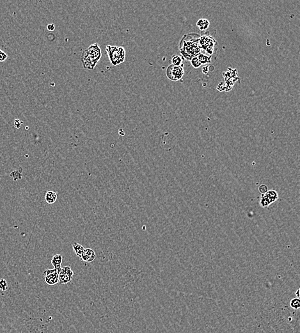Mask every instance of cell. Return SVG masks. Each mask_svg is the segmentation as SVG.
Listing matches in <instances>:
<instances>
[{"instance_id": "obj_25", "label": "cell", "mask_w": 300, "mask_h": 333, "mask_svg": "<svg viewBox=\"0 0 300 333\" xmlns=\"http://www.w3.org/2000/svg\"><path fill=\"white\" fill-rule=\"evenodd\" d=\"M0 155H1V154H0Z\"/></svg>"}, {"instance_id": "obj_2", "label": "cell", "mask_w": 300, "mask_h": 333, "mask_svg": "<svg viewBox=\"0 0 300 333\" xmlns=\"http://www.w3.org/2000/svg\"><path fill=\"white\" fill-rule=\"evenodd\" d=\"M101 56V49L98 43L90 46L81 55V62L83 68L87 70H93L100 60Z\"/></svg>"}, {"instance_id": "obj_4", "label": "cell", "mask_w": 300, "mask_h": 333, "mask_svg": "<svg viewBox=\"0 0 300 333\" xmlns=\"http://www.w3.org/2000/svg\"><path fill=\"white\" fill-rule=\"evenodd\" d=\"M199 45L200 50L204 51L206 53L211 56L216 50L217 43L209 35H202L200 37Z\"/></svg>"}, {"instance_id": "obj_22", "label": "cell", "mask_w": 300, "mask_h": 333, "mask_svg": "<svg viewBox=\"0 0 300 333\" xmlns=\"http://www.w3.org/2000/svg\"><path fill=\"white\" fill-rule=\"evenodd\" d=\"M259 192L263 194H265L267 191H268V187L265 185H262L259 187Z\"/></svg>"}, {"instance_id": "obj_17", "label": "cell", "mask_w": 300, "mask_h": 333, "mask_svg": "<svg viewBox=\"0 0 300 333\" xmlns=\"http://www.w3.org/2000/svg\"><path fill=\"white\" fill-rule=\"evenodd\" d=\"M172 65L175 66H181L182 64V58L179 56H173L172 59Z\"/></svg>"}, {"instance_id": "obj_13", "label": "cell", "mask_w": 300, "mask_h": 333, "mask_svg": "<svg viewBox=\"0 0 300 333\" xmlns=\"http://www.w3.org/2000/svg\"><path fill=\"white\" fill-rule=\"evenodd\" d=\"M196 57L202 64H206L211 62V56L206 55V54H203V53H200Z\"/></svg>"}, {"instance_id": "obj_10", "label": "cell", "mask_w": 300, "mask_h": 333, "mask_svg": "<svg viewBox=\"0 0 300 333\" xmlns=\"http://www.w3.org/2000/svg\"><path fill=\"white\" fill-rule=\"evenodd\" d=\"M58 195L54 191H47L45 194V201L47 204H54L56 201Z\"/></svg>"}, {"instance_id": "obj_5", "label": "cell", "mask_w": 300, "mask_h": 333, "mask_svg": "<svg viewBox=\"0 0 300 333\" xmlns=\"http://www.w3.org/2000/svg\"><path fill=\"white\" fill-rule=\"evenodd\" d=\"M58 273L59 282L63 284H67L70 282L74 276V272L69 266L61 267L60 269L58 270Z\"/></svg>"}, {"instance_id": "obj_18", "label": "cell", "mask_w": 300, "mask_h": 333, "mask_svg": "<svg viewBox=\"0 0 300 333\" xmlns=\"http://www.w3.org/2000/svg\"><path fill=\"white\" fill-rule=\"evenodd\" d=\"M8 289V284L4 279H0V290L5 291Z\"/></svg>"}, {"instance_id": "obj_21", "label": "cell", "mask_w": 300, "mask_h": 333, "mask_svg": "<svg viewBox=\"0 0 300 333\" xmlns=\"http://www.w3.org/2000/svg\"><path fill=\"white\" fill-rule=\"evenodd\" d=\"M7 58H8V55H7V53H5V51H3V50L0 49V62H5L6 60H7Z\"/></svg>"}, {"instance_id": "obj_20", "label": "cell", "mask_w": 300, "mask_h": 333, "mask_svg": "<svg viewBox=\"0 0 300 333\" xmlns=\"http://www.w3.org/2000/svg\"><path fill=\"white\" fill-rule=\"evenodd\" d=\"M191 64H192V65H193V66L194 67L198 68V67H199L201 66L202 64L200 63V62L199 61V59H198L197 57H193V58L191 59Z\"/></svg>"}, {"instance_id": "obj_7", "label": "cell", "mask_w": 300, "mask_h": 333, "mask_svg": "<svg viewBox=\"0 0 300 333\" xmlns=\"http://www.w3.org/2000/svg\"><path fill=\"white\" fill-rule=\"evenodd\" d=\"M43 277L46 283L50 286L59 283V277L58 270L53 269H47L43 273Z\"/></svg>"}, {"instance_id": "obj_19", "label": "cell", "mask_w": 300, "mask_h": 333, "mask_svg": "<svg viewBox=\"0 0 300 333\" xmlns=\"http://www.w3.org/2000/svg\"><path fill=\"white\" fill-rule=\"evenodd\" d=\"M259 204L261 205V207L262 208H266L268 206H269L270 204H271V203H269V202L266 199L263 197V196L261 195V198L260 199V201H259Z\"/></svg>"}, {"instance_id": "obj_12", "label": "cell", "mask_w": 300, "mask_h": 333, "mask_svg": "<svg viewBox=\"0 0 300 333\" xmlns=\"http://www.w3.org/2000/svg\"><path fill=\"white\" fill-rule=\"evenodd\" d=\"M73 248L74 249V251L76 254V256L77 257H79L81 258V256L83 253V251L84 250H85V248L83 247V246L81 244H80V243H77V242H74L73 244Z\"/></svg>"}, {"instance_id": "obj_1", "label": "cell", "mask_w": 300, "mask_h": 333, "mask_svg": "<svg viewBox=\"0 0 300 333\" xmlns=\"http://www.w3.org/2000/svg\"><path fill=\"white\" fill-rule=\"evenodd\" d=\"M200 35L190 34L185 35L180 44V51L183 57L186 60H191L200 53L199 45Z\"/></svg>"}, {"instance_id": "obj_3", "label": "cell", "mask_w": 300, "mask_h": 333, "mask_svg": "<svg viewBox=\"0 0 300 333\" xmlns=\"http://www.w3.org/2000/svg\"><path fill=\"white\" fill-rule=\"evenodd\" d=\"M106 51L110 60L114 66L123 63L125 58V50L122 46L107 45Z\"/></svg>"}, {"instance_id": "obj_16", "label": "cell", "mask_w": 300, "mask_h": 333, "mask_svg": "<svg viewBox=\"0 0 300 333\" xmlns=\"http://www.w3.org/2000/svg\"><path fill=\"white\" fill-rule=\"evenodd\" d=\"M291 307L295 310H298L300 307V300L298 298H294L290 302Z\"/></svg>"}, {"instance_id": "obj_14", "label": "cell", "mask_w": 300, "mask_h": 333, "mask_svg": "<svg viewBox=\"0 0 300 333\" xmlns=\"http://www.w3.org/2000/svg\"><path fill=\"white\" fill-rule=\"evenodd\" d=\"M22 169H19V170H14L12 171L10 173V176L13 178V180L14 181H17L18 180H21L22 178Z\"/></svg>"}, {"instance_id": "obj_8", "label": "cell", "mask_w": 300, "mask_h": 333, "mask_svg": "<svg viewBox=\"0 0 300 333\" xmlns=\"http://www.w3.org/2000/svg\"><path fill=\"white\" fill-rule=\"evenodd\" d=\"M95 253L92 249H85L81 257V259L87 263H91L95 259Z\"/></svg>"}, {"instance_id": "obj_11", "label": "cell", "mask_w": 300, "mask_h": 333, "mask_svg": "<svg viewBox=\"0 0 300 333\" xmlns=\"http://www.w3.org/2000/svg\"><path fill=\"white\" fill-rule=\"evenodd\" d=\"M63 261V256L61 254H55L53 256L51 259V264L54 266V269H60Z\"/></svg>"}, {"instance_id": "obj_9", "label": "cell", "mask_w": 300, "mask_h": 333, "mask_svg": "<svg viewBox=\"0 0 300 333\" xmlns=\"http://www.w3.org/2000/svg\"><path fill=\"white\" fill-rule=\"evenodd\" d=\"M262 196L266 198L270 203L272 204L278 199V194L274 190H270L265 193L262 194Z\"/></svg>"}, {"instance_id": "obj_6", "label": "cell", "mask_w": 300, "mask_h": 333, "mask_svg": "<svg viewBox=\"0 0 300 333\" xmlns=\"http://www.w3.org/2000/svg\"><path fill=\"white\" fill-rule=\"evenodd\" d=\"M166 74L168 78L170 80L178 81L182 78L184 71L181 66H175V65L172 64L168 67Z\"/></svg>"}, {"instance_id": "obj_15", "label": "cell", "mask_w": 300, "mask_h": 333, "mask_svg": "<svg viewBox=\"0 0 300 333\" xmlns=\"http://www.w3.org/2000/svg\"><path fill=\"white\" fill-rule=\"evenodd\" d=\"M209 21L206 19H200L197 22V26H199L202 30H204L209 27Z\"/></svg>"}, {"instance_id": "obj_24", "label": "cell", "mask_w": 300, "mask_h": 333, "mask_svg": "<svg viewBox=\"0 0 300 333\" xmlns=\"http://www.w3.org/2000/svg\"><path fill=\"white\" fill-rule=\"evenodd\" d=\"M299 291H300L299 289H298V290L296 291V297H297V298H298V299H299V297H300V295H299Z\"/></svg>"}, {"instance_id": "obj_23", "label": "cell", "mask_w": 300, "mask_h": 333, "mask_svg": "<svg viewBox=\"0 0 300 333\" xmlns=\"http://www.w3.org/2000/svg\"><path fill=\"white\" fill-rule=\"evenodd\" d=\"M47 30H48V31L53 32V31L55 30V25H54V24H53V23L49 24V25H47Z\"/></svg>"}]
</instances>
